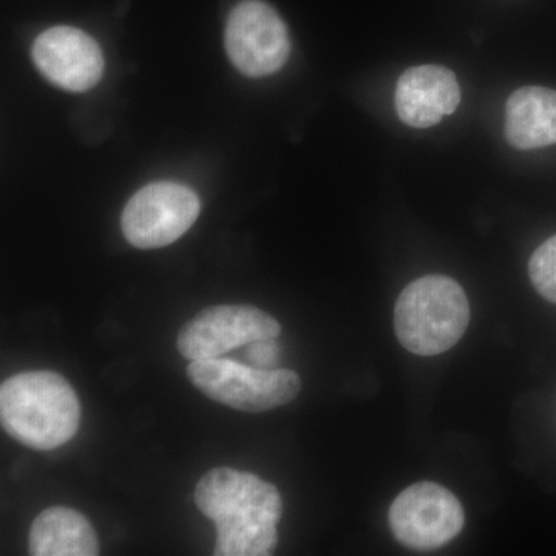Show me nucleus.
<instances>
[{"label": "nucleus", "mask_w": 556, "mask_h": 556, "mask_svg": "<svg viewBox=\"0 0 556 556\" xmlns=\"http://www.w3.org/2000/svg\"><path fill=\"white\" fill-rule=\"evenodd\" d=\"M197 507L214 521L217 556H268L278 543L283 514L276 485L236 468H212L197 484Z\"/></svg>", "instance_id": "1"}, {"label": "nucleus", "mask_w": 556, "mask_h": 556, "mask_svg": "<svg viewBox=\"0 0 556 556\" xmlns=\"http://www.w3.org/2000/svg\"><path fill=\"white\" fill-rule=\"evenodd\" d=\"M0 422L21 444L50 452L78 433L79 399L58 372H21L0 387Z\"/></svg>", "instance_id": "2"}, {"label": "nucleus", "mask_w": 556, "mask_h": 556, "mask_svg": "<svg viewBox=\"0 0 556 556\" xmlns=\"http://www.w3.org/2000/svg\"><path fill=\"white\" fill-rule=\"evenodd\" d=\"M470 305L453 278L426 276L401 292L394 308L399 342L417 356H438L466 334Z\"/></svg>", "instance_id": "3"}, {"label": "nucleus", "mask_w": 556, "mask_h": 556, "mask_svg": "<svg viewBox=\"0 0 556 556\" xmlns=\"http://www.w3.org/2000/svg\"><path fill=\"white\" fill-rule=\"evenodd\" d=\"M188 378L204 396L244 413L283 407L302 390V380L291 369L248 367L222 357L190 361Z\"/></svg>", "instance_id": "4"}, {"label": "nucleus", "mask_w": 556, "mask_h": 556, "mask_svg": "<svg viewBox=\"0 0 556 556\" xmlns=\"http://www.w3.org/2000/svg\"><path fill=\"white\" fill-rule=\"evenodd\" d=\"M197 193L178 182H152L131 197L124 207L121 228L138 249L169 247L181 239L200 215Z\"/></svg>", "instance_id": "5"}, {"label": "nucleus", "mask_w": 556, "mask_h": 556, "mask_svg": "<svg viewBox=\"0 0 556 556\" xmlns=\"http://www.w3.org/2000/svg\"><path fill=\"white\" fill-rule=\"evenodd\" d=\"M388 521L402 546L433 551L459 535L466 514L450 490L426 481L409 485L394 500Z\"/></svg>", "instance_id": "6"}, {"label": "nucleus", "mask_w": 556, "mask_h": 556, "mask_svg": "<svg viewBox=\"0 0 556 556\" xmlns=\"http://www.w3.org/2000/svg\"><path fill=\"white\" fill-rule=\"evenodd\" d=\"M225 46L230 62L249 78L274 75L291 54L287 24L263 0H244L230 11Z\"/></svg>", "instance_id": "7"}, {"label": "nucleus", "mask_w": 556, "mask_h": 556, "mask_svg": "<svg viewBox=\"0 0 556 556\" xmlns=\"http://www.w3.org/2000/svg\"><path fill=\"white\" fill-rule=\"evenodd\" d=\"M280 324L265 311L248 305L211 306L179 331L177 348L189 361L223 354L262 339H277Z\"/></svg>", "instance_id": "8"}, {"label": "nucleus", "mask_w": 556, "mask_h": 556, "mask_svg": "<svg viewBox=\"0 0 556 556\" xmlns=\"http://www.w3.org/2000/svg\"><path fill=\"white\" fill-rule=\"evenodd\" d=\"M33 61L54 86L87 91L104 73V56L97 40L73 27H53L33 43Z\"/></svg>", "instance_id": "9"}, {"label": "nucleus", "mask_w": 556, "mask_h": 556, "mask_svg": "<svg viewBox=\"0 0 556 556\" xmlns=\"http://www.w3.org/2000/svg\"><path fill=\"white\" fill-rule=\"evenodd\" d=\"M460 87L455 73L442 65H417L397 80L394 105L402 123L415 129L437 126L456 112Z\"/></svg>", "instance_id": "10"}, {"label": "nucleus", "mask_w": 556, "mask_h": 556, "mask_svg": "<svg viewBox=\"0 0 556 556\" xmlns=\"http://www.w3.org/2000/svg\"><path fill=\"white\" fill-rule=\"evenodd\" d=\"M504 135L519 150L556 144V90L536 86L515 90L506 104Z\"/></svg>", "instance_id": "11"}, {"label": "nucleus", "mask_w": 556, "mask_h": 556, "mask_svg": "<svg viewBox=\"0 0 556 556\" xmlns=\"http://www.w3.org/2000/svg\"><path fill=\"white\" fill-rule=\"evenodd\" d=\"M28 548L33 556H97L100 541L89 519L68 507H50L33 521Z\"/></svg>", "instance_id": "12"}, {"label": "nucleus", "mask_w": 556, "mask_h": 556, "mask_svg": "<svg viewBox=\"0 0 556 556\" xmlns=\"http://www.w3.org/2000/svg\"><path fill=\"white\" fill-rule=\"evenodd\" d=\"M529 276L538 294L556 303V236L544 241L529 262Z\"/></svg>", "instance_id": "13"}, {"label": "nucleus", "mask_w": 556, "mask_h": 556, "mask_svg": "<svg viewBox=\"0 0 556 556\" xmlns=\"http://www.w3.org/2000/svg\"><path fill=\"white\" fill-rule=\"evenodd\" d=\"M244 357L251 367L274 369L280 362V345L277 339H262L248 343Z\"/></svg>", "instance_id": "14"}]
</instances>
